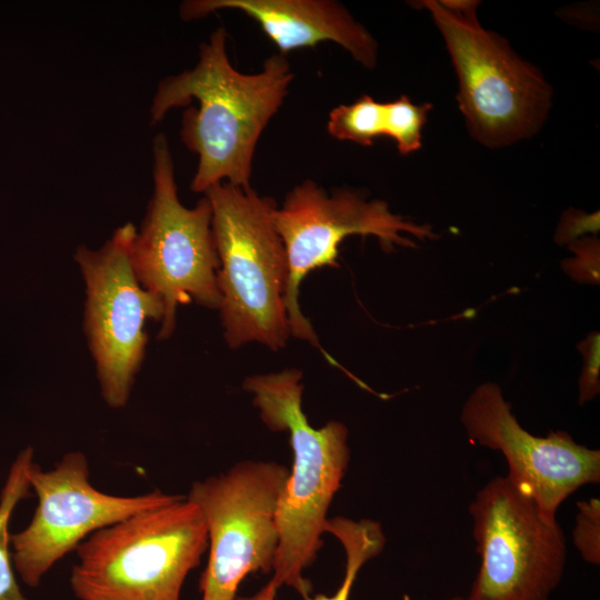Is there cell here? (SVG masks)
I'll return each instance as SVG.
<instances>
[{"mask_svg":"<svg viewBox=\"0 0 600 600\" xmlns=\"http://www.w3.org/2000/svg\"><path fill=\"white\" fill-rule=\"evenodd\" d=\"M211 227L219 258L217 284L230 348L258 342L283 348L290 328L283 297L287 256L273 224L274 199L228 182L210 187Z\"/></svg>","mask_w":600,"mask_h":600,"instance_id":"obj_3","label":"cell"},{"mask_svg":"<svg viewBox=\"0 0 600 600\" xmlns=\"http://www.w3.org/2000/svg\"><path fill=\"white\" fill-rule=\"evenodd\" d=\"M281 53L266 59L261 71L242 73L227 53V32L216 29L200 44L192 69L162 79L150 107L151 122H160L172 108L188 106L182 114L181 140L198 156L191 181L193 192L228 182L250 188L258 140L282 106L293 79Z\"/></svg>","mask_w":600,"mask_h":600,"instance_id":"obj_1","label":"cell"},{"mask_svg":"<svg viewBox=\"0 0 600 600\" xmlns=\"http://www.w3.org/2000/svg\"><path fill=\"white\" fill-rule=\"evenodd\" d=\"M584 364L579 380V403L592 400L600 390L599 381V333H591L579 344Z\"/></svg>","mask_w":600,"mask_h":600,"instance_id":"obj_19","label":"cell"},{"mask_svg":"<svg viewBox=\"0 0 600 600\" xmlns=\"http://www.w3.org/2000/svg\"><path fill=\"white\" fill-rule=\"evenodd\" d=\"M152 153L153 193L132 239L130 259L141 287L163 303L158 338L164 340L174 331L179 304L193 301L219 309V258L210 203L206 197L193 208L180 202L174 164L163 133L154 137Z\"/></svg>","mask_w":600,"mask_h":600,"instance_id":"obj_6","label":"cell"},{"mask_svg":"<svg viewBox=\"0 0 600 600\" xmlns=\"http://www.w3.org/2000/svg\"><path fill=\"white\" fill-rule=\"evenodd\" d=\"M431 12L459 79V108L471 136L499 148L532 136L551 104L540 71L478 22L479 1H420Z\"/></svg>","mask_w":600,"mask_h":600,"instance_id":"obj_5","label":"cell"},{"mask_svg":"<svg viewBox=\"0 0 600 600\" xmlns=\"http://www.w3.org/2000/svg\"><path fill=\"white\" fill-rule=\"evenodd\" d=\"M272 220L287 256L283 303L290 334L317 348H320L318 337L299 306V288L310 271L338 267L339 246L347 237L373 236L387 252L396 247H417L404 233L420 240L437 238L429 226L392 213L383 200L368 201L361 192L350 189L329 194L312 180L290 190Z\"/></svg>","mask_w":600,"mask_h":600,"instance_id":"obj_8","label":"cell"},{"mask_svg":"<svg viewBox=\"0 0 600 600\" xmlns=\"http://www.w3.org/2000/svg\"><path fill=\"white\" fill-rule=\"evenodd\" d=\"M324 532L336 537L346 553V570L339 589L332 596L322 593L304 597V600H349L350 591L360 569L379 556L386 544L381 524L371 519L352 520L346 517L328 519Z\"/></svg>","mask_w":600,"mask_h":600,"instance_id":"obj_14","label":"cell"},{"mask_svg":"<svg viewBox=\"0 0 600 600\" xmlns=\"http://www.w3.org/2000/svg\"><path fill=\"white\" fill-rule=\"evenodd\" d=\"M119 227L98 250L82 244L74 253L86 286L83 330L106 403L123 408L146 352V321H161V299L139 283L130 259L136 234Z\"/></svg>","mask_w":600,"mask_h":600,"instance_id":"obj_10","label":"cell"},{"mask_svg":"<svg viewBox=\"0 0 600 600\" xmlns=\"http://www.w3.org/2000/svg\"><path fill=\"white\" fill-rule=\"evenodd\" d=\"M386 104L389 117L387 137L396 141L399 153L406 156L420 149L422 127L432 104H414L407 96Z\"/></svg>","mask_w":600,"mask_h":600,"instance_id":"obj_17","label":"cell"},{"mask_svg":"<svg viewBox=\"0 0 600 600\" xmlns=\"http://www.w3.org/2000/svg\"><path fill=\"white\" fill-rule=\"evenodd\" d=\"M222 9L238 10L253 19L283 56L331 41L363 67H376L377 41L338 1L188 0L181 3L179 12L189 21Z\"/></svg>","mask_w":600,"mask_h":600,"instance_id":"obj_13","label":"cell"},{"mask_svg":"<svg viewBox=\"0 0 600 600\" xmlns=\"http://www.w3.org/2000/svg\"><path fill=\"white\" fill-rule=\"evenodd\" d=\"M576 258L569 260L568 271H597L599 261V242L596 239H582L571 246Z\"/></svg>","mask_w":600,"mask_h":600,"instance_id":"obj_21","label":"cell"},{"mask_svg":"<svg viewBox=\"0 0 600 600\" xmlns=\"http://www.w3.org/2000/svg\"><path fill=\"white\" fill-rule=\"evenodd\" d=\"M278 586L274 583V581L271 579L266 586H263L259 591L256 593L248 596V597H236L234 600H274Z\"/></svg>","mask_w":600,"mask_h":600,"instance_id":"obj_22","label":"cell"},{"mask_svg":"<svg viewBox=\"0 0 600 600\" xmlns=\"http://www.w3.org/2000/svg\"><path fill=\"white\" fill-rule=\"evenodd\" d=\"M599 230V212L587 214L582 211L570 209L564 212L559 223L556 239L559 243H567L586 232Z\"/></svg>","mask_w":600,"mask_h":600,"instance_id":"obj_20","label":"cell"},{"mask_svg":"<svg viewBox=\"0 0 600 600\" xmlns=\"http://www.w3.org/2000/svg\"><path fill=\"white\" fill-rule=\"evenodd\" d=\"M302 372L248 377L243 389L252 394L260 418L272 431H287L293 464L280 494L277 523L279 547L273 564L274 583L294 589L302 598L312 586L303 571L322 547V533L332 499L350 461L348 429L339 421L313 428L302 409Z\"/></svg>","mask_w":600,"mask_h":600,"instance_id":"obj_2","label":"cell"},{"mask_svg":"<svg viewBox=\"0 0 600 600\" xmlns=\"http://www.w3.org/2000/svg\"><path fill=\"white\" fill-rule=\"evenodd\" d=\"M447 600H469L467 597H462V596H454V597H451Z\"/></svg>","mask_w":600,"mask_h":600,"instance_id":"obj_23","label":"cell"},{"mask_svg":"<svg viewBox=\"0 0 600 600\" xmlns=\"http://www.w3.org/2000/svg\"><path fill=\"white\" fill-rule=\"evenodd\" d=\"M207 549L204 519L182 496L89 536L70 586L79 600H180Z\"/></svg>","mask_w":600,"mask_h":600,"instance_id":"obj_4","label":"cell"},{"mask_svg":"<svg viewBox=\"0 0 600 600\" xmlns=\"http://www.w3.org/2000/svg\"><path fill=\"white\" fill-rule=\"evenodd\" d=\"M460 419L471 442L504 457L506 477L548 520H557L559 507L582 486L600 481L599 450L576 442L564 431L546 437L528 432L494 382L471 392Z\"/></svg>","mask_w":600,"mask_h":600,"instance_id":"obj_12","label":"cell"},{"mask_svg":"<svg viewBox=\"0 0 600 600\" xmlns=\"http://www.w3.org/2000/svg\"><path fill=\"white\" fill-rule=\"evenodd\" d=\"M33 462V449L22 450L12 463L0 494V600H27L12 570L9 552V521L16 506L30 496L28 468Z\"/></svg>","mask_w":600,"mask_h":600,"instance_id":"obj_15","label":"cell"},{"mask_svg":"<svg viewBox=\"0 0 600 600\" xmlns=\"http://www.w3.org/2000/svg\"><path fill=\"white\" fill-rule=\"evenodd\" d=\"M472 534L480 556L469 600H549L561 582L566 538L557 520L507 477H494L469 506Z\"/></svg>","mask_w":600,"mask_h":600,"instance_id":"obj_9","label":"cell"},{"mask_svg":"<svg viewBox=\"0 0 600 600\" xmlns=\"http://www.w3.org/2000/svg\"><path fill=\"white\" fill-rule=\"evenodd\" d=\"M289 474L276 461L244 460L192 483L186 498L200 510L208 533L201 600H234L247 574L272 571L278 503Z\"/></svg>","mask_w":600,"mask_h":600,"instance_id":"obj_7","label":"cell"},{"mask_svg":"<svg viewBox=\"0 0 600 600\" xmlns=\"http://www.w3.org/2000/svg\"><path fill=\"white\" fill-rule=\"evenodd\" d=\"M27 473L38 504L28 527L11 534L10 542L14 568L32 588L93 532L182 497L160 490L132 497L101 492L90 483L88 460L80 451L66 453L47 471L32 462Z\"/></svg>","mask_w":600,"mask_h":600,"instance_id":"obj_11","label":"cell"},{"mask_svg":"<svg viewBox=\"0 0 600 600\" xmlns=\"http://www.w3.org/2000/svg\"><path fill=\"white\" fill-rule=\"evenodd\" d=\"M327 131L337 140L371 147L378 137L388 136L387 104L367 94L351 104H340L330 111Z\"/></svg>","mask_w":600,"mask_h":600,"instance_id":"obj_16","label":"cell"},{"mask_svg":"<svg viewBox=\"0 0 600 600\" xmlns=\"http://www.w3.org/2000/svg\"><path fill=\"white\" fill-rule=\"evenodd\" d=\"M572 542L581 558L600 564V499L590 498L577 503Z\"/></svg>","mask_w":600,"mask_h":600,"instance_id":"obj_18","label":"cell"}]
</instances>
